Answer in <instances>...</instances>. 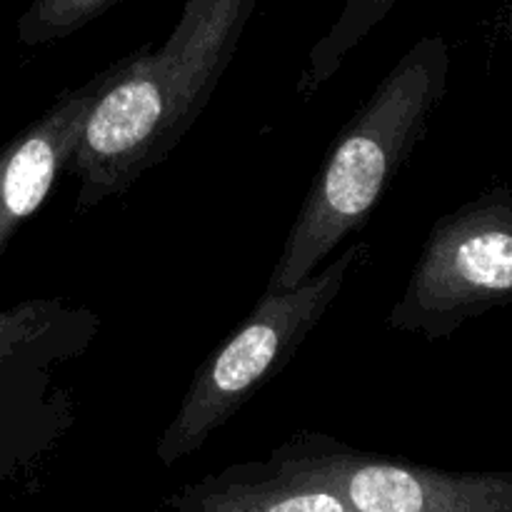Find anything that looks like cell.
I'll return each mask as SVG.
<instances>
[{
    "label": "cell",
    "instance_id": "8992f818",
    "mask_svg": "<svg viewBox=\"0 0 512 512\" xmlns=\"http://www.w3.org/2000/svg\"><path fill=\"white\" fill-rule=\"evenodd\" d=\"M100 333V315L60 300L30 333L0 350V488L30 473L73 430L78 405L63 383Z\"/></svg>",
    "mask_w": 512,
    "mask_h": 512
},
{
    "label": "cell",
    "instance_id": "ba28073f",
    "mask_svg": "<svg viewBox=\"0 0 512 512\" xmlns=\"http://www.w3.org/2000/svg\"><path fill=\"white\" fill-rule=\"evenodd\" d=\"M163 505L178 512H353L333 490L300 483L273 455L205 475Z\"/></svg>",
    "mask_w": 512,
    "mask_h": 512
},
{
    "label": "cell",
    "instance_id": "8fae6325",
    "mask_svg": "<svg viewBox=\"0 0 512 512\" xmlns=\"http://www.w3.org/2000/svg\"><path fill=\"white\" fill-rule=\"evenodd\" d=\"M373 3H375V5H380V8L388 10V8H393V5L398 3V0H373Z\"/></svg>",
    "mask_w": 512,
    "mask_h": 512
},
{
    "label": "cell",
    "instance_id": "9c48e42d",
    "mask_svg": "<svg viewBox=\"0 0 512 512\" xmlns=\"http://www.w3.org/2000/svg\"><path fill=\"white\" fill-rule=\"evenodd\" d=\"M120 3L123 0H30L15 23V35L28 48L65 40Z\"/></svg>",
    "mask_w": 512,
    "mask_h": 512
},
{
    "label": "cell",
    "instance_id": "277c9868",
    "mask_svg": "<svg viewBox=\"0 0 512 512\" xmlns=\"http://www.w3.org/2000/svg\"><path fill=\"white\" fill-rule=\"evenodd\" d=\"M512 303V188L493 185L430 228L388 325L443 340Z\"/></svg>",
    "mask_w": 512,
    "mask_h": 512
},
{
    "label": "cell",
    "instance_id": "30bf717a",
    "mask_svg": "<svg viewBox=\"0 0 512 512\" xmlns=\"http://www.w3.org/2000/svg\"><path fill=\"white\" fill-rule=\"evenodd\" d=\"M55 303H58V298H30L13 305V308H0V350L30 333L40 320L48 318Z\"/></svg>",
    "mask_w": 512,
    "mask_h": 512
},
{
    "label": "cell",
    "instance_id": "6da1fadb",
    "mask_svg": "<svg viewBox=\"0 0 512 512\" xmlns=\"http://www.w3.org/2000/svg\"><path fill=\"white\" fill-rule=\"evenodd\" d=\"M258 0H185L158 50L140 45L95 103L65 173L75 213L128 193L190 133L233 63Z\"/></svg>",
    "mask_w": 512,
    "mask_h": 512
},
{
    "label": "cell",
    "instance_id": "3957f363",
    "mask_svg": "<svg viewBox=\"0 0 512 512\" xmlns=\"http://www.w3.org/2000/svg\"><path fill=\"white\" fill-rule=\"evenodd\" d=\"M368 258L370 243L358 240L303 283L263 293L253 313L195 370L173 420L155 443V458L175 465L198 453L295 358L338 300L348 275L358 273Z\"/></svg>",
    "mask_w": 512,
    "mask_h": 512
},
{
    "label": "cell",
    "instance_id": "7a4b0ae2",
    "mask_svg": "<svg viewBox=\"0 0 512 512\" xmlns=\"http://www.w3.org/2000/svg\"><path fill=\"white\" fill-rule=\"evenodd\" d=\"M448 78L450 48L440 35H425L400 55L330 145L265 293L303 283L348 235L365 228L428 133Z\"/></svg>",
    "mask_w": 512,
    "mask_h": 512
},
{
    "label": "cell",
    "instance_id": "5b68a950",
    "mask_svg": "<svg viewBox=\"0 0 512 512\" xmlns=\"http://www.w3.org/2000/svg\"><path fill=\"white\" fill-rule=\"evenodd\" d=\"M300 483L338 493L353 512H512V470L453 473L298 430L273 450Z\"/></svg>",
    "mask_w": 512,
    "mask_h": 512
},
{
    "label": "cell",
    "instance_id": "7c38bea8",
    "mask_svg": "<svg viewBox=\"0 0 512 512\" xmlns=\"http://www.w3.org/2000/svg\"><path fill=\"white\" fill-rule=\"evenodd\" d=\"M510 43H512V0H510Z\"/></svg>",
    "mask_w": 512,
    "mask_h": 512
},
{
    "label": "cell",
    "instance_id": "52a82bcc",
    "mask_svg": "<svg viewBox=\"0 0 512 512\" xmlns=\"http://www.w3.org/2000/svg\"><path fill=\"white\" fill-rule=\"evenodd\" d=\"M138 48L75 88H65L38 118L0 148V258L68 170L85 123L103 90L128 68Z\"/></svg>",
    "mask_w": 512,
    "mask_h": 512
}]
</instances>
